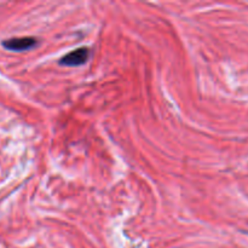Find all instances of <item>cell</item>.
Segmentation results:
<instances>
[{
    "label": "cell",
    "mask_w": 248,
    "mask_h": 248,
    "mask_svg": "<svg viewBox=\"0 0 248 248\" xmlns=\"http://www.w3.org/2000/svg\"><path fill=\"white\" fill-rule=\"evenodd\" d=\"M38 45V40L31 36H24V38H12L9 40H5L2 43V46L10 51H27L33 48L34 46Z\"/></svg>",
    "instance_id": "7a4b0ae2"
},
{
    "label": "cell",
    "mask_w": 248,
    "mask_h": 248,
    "mask_svg": "<svg viewBox=\"0 0 248 248\" xmlns=\"http://www.w3.org/2000/svg\"><path fill=\"white\" fill-rule=\"evenodd\" d=\"M90 57V50L87 47H80L78 50L72 51L68 55H65L64 57H62V60L60 61V63L62 65H67V67H78V65H81L84 63L87 62Z\"/></svg>",
    "instance_id": "6da1fadb"
}]
</instances>
